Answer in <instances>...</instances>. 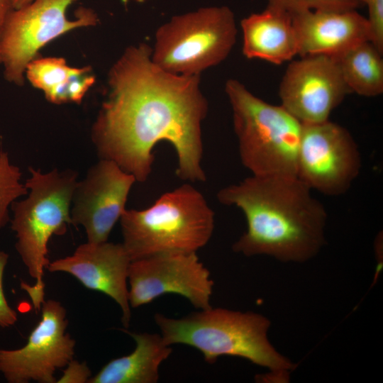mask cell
<instances>
[{
	"label": "cell",
	"instance_id": "1",
	"mask_svg": "<svg viewBox=\"0 0 383 383\" xmlns=\"http://www.w3.org/2000/svg\"><path fill=\"white\" fill-rule=\"evenodd\" d=\"M151 53L145 43L131 45L113 64L92 140L100 158L113 160L140 182L151 174L155 146L166 141L177 154V177L204 182L201 123L208 101L200 75L167 72L153 62Z\"/></svg>",
	"mask_w": 383,
	"mask_h": 383
},
{
	"label": "cell",
	"instance_id": "2",
	"mask_svg": "<svg viewBox=\"0 0 383 383\" xmlns=\"http://www.w3.org/2000/svg\"><path fill=\"white\" fill-rule=\"evenodd\" d=\"M218 201L240 209L247 230L233 250L282 262H305L325 244L327 213L296 177L255 176L222 188Z\"/></svg>",
	"mask_w": 383,
	"mask_h": 383
},
{
	"label": "cell",
	"instance_id": "3",
	"mask_svg": "<svg viewBox=\"0 0 383 383\" xmlns=\"http://www.w3.org/2000/svg\"><path fill=\"white\" fill-rule=\"evenodd\" d=\"M154 318L167 344L193 347L208 363H214L222 355L238 356L269 369L282 382L295 368L270 343V322L261 314L210 307L180 318L159 313Z\"/></svg>",
	"mask_w": 383,
	"mask_h": 383
},
{
	"label": "cell",
	"instance_id": "4",
	"mask_svg": "<svg viewBox=\"0 0 383 383\" xmlns=\"http://www.w3.org/2000/svg\"><path fill=\"white\" fill-rule=\"evenodd\" d=\"M123 245L131 261L167 252H196L209 241L214 212L189 184L162 194L150 207L126 209Z\"/></svg>",
	"mask_w": 383,
	"mask_h": 383
},
{
	"label": "cell",
	"instance_id": "5",
	"mask_svg": "<svg viewBox=\"0 0 383 383\" xmlns=\"http://www.w3.org/2000/svg\"><path fill=\"white\" fill-rule=\"evenodd\" d=\"M26 186L28 196L11 204V229L16 233V249L35 283H21L38 312L44 302V270L50 262L48 243L53 235H62L72 224L70 205L77 184V174L54 169L46 173L29 167Z\"/></svg>",
	"mask_w": 383,
	"mask_h": 383
},
{
	"label": "cell",
	"instance_id": "6",
	"mask_svg": "<svg viewBox=\"0 0 383 383\" xmlns=\"http://www.w3.org/2000/svg\"><path fill=\"white\" fill-rule=\"evenodd\" d=\"M242 164L255 176L296 177L302 123L282 105L252 94L238 80L226 82Z\"/></svg>",
	"mask_w": 383,
	"mask_h": 383
},
{
	"label": "cell",
	"instance_id": "7",
	"mask_svg": "<svg viewBox=\"0 0 383 383\" xmlns=\"http://www.w3.org/2000/svg\"><path fill=\"white\" fill-rule=\"evenodd\" d=\"M236 35L235 16L230 8H200L174 16L157 29L151 58L167 72L200 75L228 57Z\"/></svg>",
	"mask_w": 383,
	"mask_h": 383
},
{
	"label": "cell",
	"instance_id": "8",
	"mask_svg": "<svg viewBox=\"0 0 383 383\" xmlns=\"http://www.w3.org/2000/svg\"><path fill=\"white\" fill-rule=\"evenodd\" d=\"M74 1L33 0L10 12L0 36V66L6 81L23 85L27 65L43 46L70 30L97 24L91 9L81 7L74 19L67 17Z\"/></svg>",
	"mask_w": 383,
	"mask_h": 383
},
{
	"label": "cell",
	"instance_id": "9",
	"mask_svg": "<svg viewBox=\"0 0 383 383\" xmlns=\"http://www.w3.org/2000/svg\"><path fill=\"white\" fill-rule=\"evenodd\" d=\"M362 160L350 133L329 120L302 124L296 176L311 190L339 196L360 174Z\"/></svg>",
	"mask_w": 383,
	"mask_h": 383
},
{
	"label": "cell",
	"instance_id": "10",
	"mask_svg": "<svg viewBox=\"0 0 383 383\" xmlns=\"http://www.w3.org/2000/svg\"><path fill=\"white\" fill-rule=\"evenodd\" d=\"M42 316L26 344L0 349V372L9 383H55V372L73 359L76 341L66 333V310L56 300L44 301Z\"/></svg>",
	"mask_w": 383,
	"mask_h": 383
},
{
	"label": "cell",
	"instance_id": "11",
	"mask_svg": "<svg viewBox=\"0 0 383 383\" xmlns=\"http://www.w3.org/2000/svg\"><path fill=\"white\" fill-rule=\"evenodd\" d=\"M128 280L133 308L166 294L182 296L199 309L211 307L213 282L196 252H167L133 260Z\"/></svg>",
	"mask_w": 383,
	"mask_h": 383
},
{
	"label": "cell",
	"instance_id": "12",
	"mask_svg": "<svg viewBox=\"0 0 383 383\" xmlns=\"http://www.w3.org/2000/svg\"><path fill=\"white\" fill-rule=\"evenodd\" d=\"M287 67L279 86L281 105L302 124L329 120L351 93L332 57L306 55Z\"/></svg>",
	"mask_w": 383,
	"mask_h": 383
},
{
	"label": "cell",
	"instance_id": "13",
	"mask_svg": "<svg viewBox=\"0 0 383 383\" xmlns=\"http://www.w3.org/2000/svg\"><path fill=\"white\" fill-rule=\"evenodd\" d=\"M135 177L115 162L100 160L91 167L84 179L77 182L70 209L72 224L82 225L87 242H106L126 209Z\"/></svg>",
	"mask_w": 383,
	"mask_h": 383
},
{
	"label": "cell",
	"instance_id": "14",
	"mask_svg": "<svg viewBox=\"0 0 383 383\" xmlns=\"http://www.w3.org/2000/svg\"><path fill=\"white\" fill-rule=\"evenodd\" d=\"M131 262L122 243L87 242L72 255L50 262L46 269L70 274L86 288L111 297L121 307L122 323L128 328L131 315L127 281Z\"/></svg>",
	"mask_w": 383,
	"mask_h": 383
},
{
	"label": "cell",
	"instance_id": "15",
	"mask_svg": "<svg viewBox=\"0 0 383 383\" xmlns=\"http://www.w3.org/2000/svg\"><path fill=\"white\" fill-rule=\"evenodd\" d=\"M291 15L301 57H333L371 39L368 20L357 10L304 11Z\"/></svg>",
	"mask_w": 383,
	"mask_h": 383
},
{
	"label": "cell",
	"instance_id": "16",
	"mask_svg": "<svg viewBox=\"0 0 383 383\" xmlns=\"http://www.w3.org/2000/svg\"><path fill=\"white\" fill-rule=\"evenodd\" d=\"M243 53L248 59H260L275 65L298 55L299 45L292 15L267 5L260 13L242 19Z\"/></svg>",
	"mask_w": 383,
	"mask_h": 383
},
{
	"label": "cell",
	"instance_id": "17",
	"mask_svg": "<svg viewBox=\"0 0 383 383\" xmlns=\"http://www.w3.org/2000/svg\"><path fill=\"white\" fill-rule=\"evenodd\" d=\"M135 341V350L128 355L113 359L105 365L89 383H156L159 367L172 353L161 335L131 333L124 329Z\"/></svg>",
	"mask_w": 383,
	"mask_h": 383
},
{
	"label": "cell",
	"instance_id": "18",
	"mask_svg": "<svg viewBox=\"0 0 383 383\" xmlns=\"http://www.w3.org/2000/svg\"><path fill=\"white\" fill-rule=\"evenodd\" d=\"M382 54L367 40L332 57L351 93L374 97L383 93Z\"/></svg>",
	"mask_w": 383,
	"mask_h": 383
},
{
	"label": "cell",
	"instance_id": "19",
	"mask_svg": "<svg viewBox=\"0 0 383 383\" xmlns=\"http://www.w3.org/2000/svg\"><path fill=\"white\" fill-rule=\"evenodd\" d=\"M73 70L62 57H36L27 65L25 78L43 91L48 101L53 103Z\"/></svg>",
	"mask_w": 383,
	"mask_h": 383
},
{
	"label": "cell",
	"instance_id": "20",
	"mask_svg": "<svg viewBox=\"0 0 383 383\" xmlns=\"http://www.w3.org/2000/svg\"><path fill=\"white\" fill-rule=\"evenodd\" d=\"M20 169L11 163L7 152L0 151V229L11 221V204L28 193L26 184L21 182Z\"/></svg>",
	"mask_w": 383,
	"mask_h": 383
},
{
	"label": "cell",
	"instance_id": "21",
	"mask_svg": "<svg viewBox=\"0 0 383 383\" xmlns=\"http://www.w3.org/2000/svg\"><path fill=\"white\" fill-rule=\"evenodd\" d=\"M267 5L282 9L290 14L313 10H357L362 4L360 0H267Z\"/></svg>",
	"mask_w": 383,
	"mask_h": 383
},
{
	"label": "cell",
	"instance_id": "22",
	"mask_svg": "<svg viewBox=\"0 0 383 383\" xmlns=\"http://www.w3.org/2000/svg\"><path fill=\"white\" fill-rule=\"evenodd\" d=\"M95 77L89 67H74L65 84L57 94L54 103H80L88 89L93 85Z\"/></svg>",
	"mask_w": 383,
	"mask_h": 383
},
{
	"label": "cell",
	"instance_id": "23",
	"mask_svg": "<svg viewBox=\"0 0 383 383\" xmlns=\"http://www.w3.org/2000/svg\"><path fill=\"white\" fill-rule=\"evenodd\" d=\"M367 7L370 41L383 53V0H360Z\"/></svg>",
	"mask_w": 383,
	"mask_h": 383
},
{
	"label": "cell",
	"instance_id": "24",
	"mask_svg": "<svg viewBox=\"0 0 383 383\" xmlns=\"http://www.w3.org/2000/svg\"><path fill=\"white\" fill-rule=\"evenodd\" d=\"M8 260L9 255L0 250V327L1 328L13 326L18 319L16 311L8 304L4 292L3 277Z\"/></svg>",
	"mask_w": 383,
	"mask_h": 383
},
{
	"label": "cell",
	"instance_id": "25",
	"mask_svg": "<svg viewBox=\"0 0 383 383\" xmlns=\"http://www.w3.org/2000/svg\"><path fill=\"white\" fill-rule=\"evenodd\" d=\"M58 383H85L91 378V371L86 362L73 359L67 365Z\"/></svg>",
	"mask_w": 383,
	"mask_h": 383
},
{
	"label": "cell",
	"instance_id": "26",
	"mask_svg": "<svg viewBox=\"0 0 383 383\" xmlns=\"http://www.w3.org/2000/svg\"><path fill=\"white\" fill-rule=\"evenodd\" d=\"M13 9L12 0H0V36L6 20Z\"/></svg>",
	"mask_w": 383,
	"mask_h": 383
},
{
	"label": "cell",
	"instance_id": "27",
	"mask_svg": "<svg viewBox=\"0 0 383 383\" xmlns=\"http://www.w3.org/2000/svg\"><path fill=\"white\" fill-rule=\"evenodd\" d=\"M33 0H12V6L13 9L21 8L29 3L32 2Z\"/></svg>",
	"mask_w": 383,
	"mask_h": 383
}]
</instances>
